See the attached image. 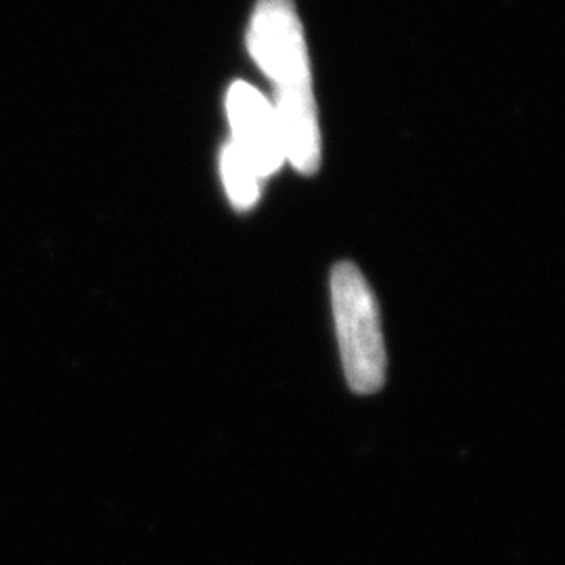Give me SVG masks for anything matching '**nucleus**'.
I'll return each instance as SVG.
<instances>
[{"instance_id":"obj_2","label":"nucleus","mask_w":565,"mask_h":565,"mask_svg":"<svg viewBox=\"0 0 565 565\" xmlns=\"http://www.w3.org/2000/svg\"><path fill=\"white\" fill-rule=\"evenodd\" d=\"M247 46L275 88L312 82L302 21L291 0L258 2L249 25Z\"/></svg>"},{"instance_id":"obj_1","label":"nucleus","mask_w":565,"mask_h":565,"mask_svg":"<svg viewBox=\"0 0 565 565\" xmlns=\"http://www.w3.org/2000/svg\"><path fill=\"white\" fill-rule=\"evenodd\" d=\"M331 296L345 382L356 394H375L384 387L387 364L377 300L352 263L333 268Z\"/></svg>"},{"instance_id":"obj_4","label":"nucleus","mask_w":565,"mask_h":565,"mask_svg":"<svg viewBox=\"0 0 565 565\" xmlns=\"http://www.w3.org/2000/svg\"><path fill=\"white\" fill-rule=\"evenodd\" d=\"M275 93L285 160L302 174H315L321 166V128L312 82L281 86Z\"/></svg>"},{"instance_id":"obj_3","label":"nucleus","mask_w":565,"mask_h":565,"mask_svg":"<svg viewBox=\"0 0 565 565\" xmlns=\"http://www.w3.org/2000/svg\"><path fill=\"white\" fill-rule=\"evenodd\" d=\"M226 111L233 128L231 142L254 166L260 179L275 174L285 162V153L273 103L247 82H235L228 88Z\"/></svg>"},{"instance_id":"obj_5","label":"nucleus","mask_w":565,"mask_h":565,"mask_svg":"<svg viewBox=\"0 0 565 565\" xmlns=\"http://www.w3.org/2000/svg\"><path fill=\"white\" fill-rule=\"evenodd\" d=\"M221 172H223L224 189L233 205L242 212L254 207L260 198V177L233 142L224 147Z\"/></svg>"}]
</instances>
